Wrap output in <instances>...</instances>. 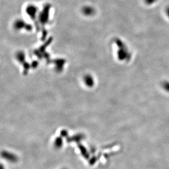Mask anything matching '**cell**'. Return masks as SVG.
I'll use <instances>...</instances> for the list:
<instances>
[{"instance_id":"4","label":"cell","mask_w":169,"mask_h":169,"mask_svg":"<svg viewBox=\"0 0 169 169\" xmlns=\"http://www.w3.org/2000/svg\"><path fill=\"white\" fill-rule=\"evenodd\" d=\"M2 157L4 158H6L7 160L10 161V162H16L17 160V156H16L14 154H11L9 153L3 152L2 153Z\"/></svg>"},{"instance_id":"2","label":"cell","mask_w":169,"mask_h":169,"mask_svg":"<svg viewBox=\"0 0 169 169\" xmlns=\"http://www.w3.org/2000/svg\"><path fill=\"white\" fill-rule=\"evenodd\" d=\"M39 12L40 11L38 7L33 4L28 5L25 8V12L26 14L35 22L38 20Z\"/></svg>"},{"instance_id":"3","label":"cell","mask_w":169,"mask_h":169,"mask_svg":"<svg viewBox=\"0 0 169 169\" xmlns=\"http://www.w3.org/2000/svg\"><path fill=\"white\" fill-rule=\"evenodd\" d=\"M82 13L86 17H92L96 14V10L93 6H83L81 10Z\"/></svg>"},{"instance_id":"1","label":"cell","mask_w":169,"mask_h":169,"mask_svg":"<svg viewBox=\"0 0 169 169\" xmlns=\"http://www.w3.org/2000/svg\"><path fill=\"white\" fill-rule=\"evenodd\" d=\"M51 5L49 3H47L45 5L42 9L39 12L38 20L40 24L42 25H45L49 22L50 13H51Z\"/></svg>"},{"instance_id":"5","label":"cell","mask_w":169,"mask_h":169,"mask_svg":"<svg viewBox=\"0 0 169 169\" xmlns=\"http://www.w3.org/2000/svg\"><path fill=\"white\" fill-rule=\"evenodd\" d=\"M145 1L147 5H152L157 1V0H145Z\"/></svg>"}]
</instances>
